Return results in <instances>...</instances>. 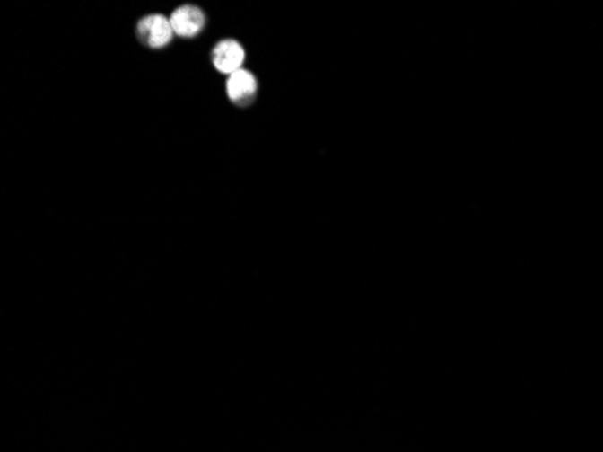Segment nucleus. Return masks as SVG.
I'll list each match as a JSON object with an SVG mask.
<instances>
[{"label": "nucleus", "instance_id": "nucleus-1", "mask_svg": "<svg viewBox=\"0 0 603 452\" xmlns=\"http://www.w3.org/2000/svg\"><path fill=\"white\" fill-rule=\"evenodd\" d=\"M174 35L176 33H174L170 19H167L163 15L143 17L135 26L137 40L150 49L167 48L172 42Z\"/></svg>", "mask_w": 603, "mask_h": 452}, {"label": "nucleus", "instance_id": "nucleus-2", "mask_svg": "<svg viewBox=\"0 0 603 452\" xmlns=\"http://www.w3.org/2000/svg\"><path fill=\"white\" fill-rule=\"evenodd\" d=\"M244 60H246V51L233 39H224L212 49V64L223 75L232 76L233 73L244 69L242 67Z\"/></svg>", "mask_w": 603, "mask_h": 452}, {"label": "nucleus", "instance_id": "nucleus-3", "mask_svg": "<svg viewBox=\"0 0 603 452\" xmlns=\"http://www.w3.org/2000/svg\"><path fill=\"white\" fill-rule=\"evenodd\" d=\"M257 91H258L257 78L248 69H240L232 76H228L226 80L228 100L237 107H249L257 98Z\"/></svg>", "mask_w": 603, "mask_h": 452}, {"label": "nucleus", "instance_id": "nucleus-4", "mask_svg": "<svg viewBox=\"0 0 603 452\" xmlns=\"http://www.w3.org/2000/svg\"><path fill=\"white\" fill-rule=\"evenodd\" d=\"M170 22H172L174 33L178 37L194 39V37H197L205 30L206 17H205V12L201 8L187 4V6L178 8L170 15Z\"/></svg>", "mask_w": 603, "mask_h": 452}]
</instances>
